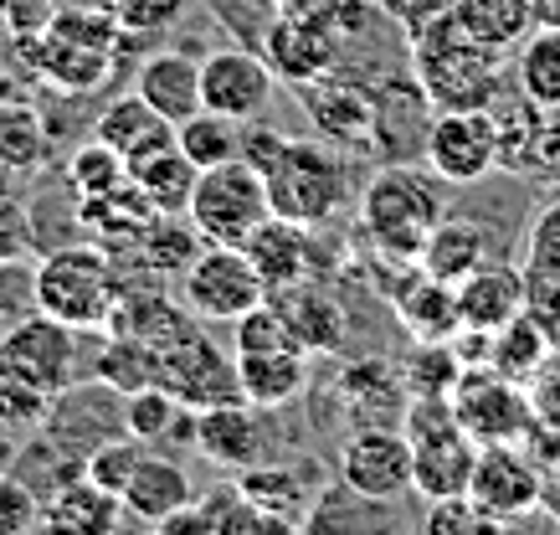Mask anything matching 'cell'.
Instances as JSON below:
<instances>
[{
	"label": "cell",
	"mask_w": 560,
	"mask_h": 535,
	"mask_svg": "<svg viewBox=\"0 0 560 535\" xmlns=\"http://www.w3.org/2000/svg\"><path fill=\"white\" fill-rule=\"evenodd\" d=\"M411 78L432 108H493L504 93V53L458 26L453 11L411 32Z\"/></svg>",
	"instance_id": "1"
},
{
	"label": "cell",
	"mask_w": 560,
	"mask_h": 535,
	"mask_svg": "<svg viewBox=\"0 0 560 535\" xmlns=\"http://www.w3.org/2000/svg\"><path fill=\"white\" fill-rule=\"evenodd\" d=\"M447 181L427 165L390 160L386 171L371 175V186L360 190V232L371 247L390 263H417L427 247L432 226L447 217Z\"/></svg>",
	"instance_id": "2"
},
{
	"label": "cell",
	"mask_w": 560,
	"mask_h": 535,
	"mask_svg": "<svg viewBox=\"0 0 560 535\" xmlns=\"http://www.w3.org/2000/svg\"><path fill=\"white\" fill-rule=\"evenodd\" d=\"M119 294V263L98 242L51 247L47 258L36 263V304H42V314H51V319H62L72 329H108Z\"/></svg>",
	"instance_id": "3"
},
{
	"label": "cell",
	"mask_w": 560,
	"mask_h": 535,
	"mask_svg": "<svg viewBox=\"0 0 560 535\" xmlns=\"http://www.w3.org/2000/svg\"><path fill=\"white\" fill-rule=\"evenodd\" d=\"M262 181H268L272 211L304 226H319L329 217H340L345 201H350V171L335 155V144L319 135L283 139V150L262 165Z\"/></svg>",
	"instance_id": "4"
},
{
	"label": "cell",
	"mask_w": 560,
	"mask_h": 535,
	"mask_svg": "<svg viewBox=\"0 0 560 535\" xmlns=\"http://www.w3.org/2000/svg\"><path fill=\"white\" fill-rule=\"evenodd\" d=\"M119 16H103V5H62L42 36H32V68L47 78L51 88L68 93H88L114 72V36H119Z\"/></svg>",
	"instance_id": "5"
},
{
	"label": "cell",
	"mask_w": 560,
	"mask_h": 535,
	"mask_svg": "<svg viewBox=\"0 0 560 535\" xmlns=\"http://www.w3.org/2000/svg\"><path fill=\"white\" fill-rule=\"evenodd\" d=\"M272 217L268 201V181L253 160H221V165H206L201 181H196V196H190V222L201 226L206 242H221V247H242L257 226Z\"/></svg>",
	"instance_id": "6"
},
{
	"label": "cell",
	"mask_w": 560,
	"mask_h": 535,
	"mask_svg": "<svg viewBox=\"0 0 560 535\" xmlns=\"http://www.w3.org/2000/svg\"><path fill=\"white\" fill-rule=\"evenodd\" d=\"M180 294H186L190 314L201 319H217V325H232L247 310H257L268 299V283L257 278L253 258L242 247H221V242H206L201 258L180 274Z\"/></svg>",
	"instance_id": "7"
},
{
	"label": "cell",
	"mask_w": 560,
	"mask_h": 535,
	"mask_svg": "<svg viewBox=\"0 0 560 535\" xmlns=\"http://www.w3.org/2000/svg\"><path fill=\"white\" fill-rule=\"evenodd\" d=\"M422 165L438 171L447 186H474L489 171H499V124L493 108H438L427 129Z\"/></svg>",
	"instance_id": "8"
},
{
	"label": "cell",
	"mask_w": 560,
	"mask_h": 535,
	"mask_svg": "<svg viewBox=\"0 0 560 535\" xmlns=\"http://www.w3.org/2000/svg\"><path fill=\"white\" fill-rule=\"evenodd\" d=\"M257 53L268 57L278 83H293V88L329 68H340V57H345L329 5L324 11H278L272 26L262 32V42H257Z\"/></svg>",
	"instance_id": "9"
},
{
	"label": "cell",
	"mask_w": 560,
	"mask_h": 535,
	"mask_svg": "<svg viewBox=\"0 0 560 535\" xmlns=\"http://www.w3.org/2000/svg\"><path fill=\"white\" fill-rule=\"evenodd\" d=\"M453 412L474 443H525L529 422H535V397L520 381H504L499 371H463L458 392H453Z\"/></svg>",
	"instance_id": "10"
},
{
	"label": "cell",
	"mask_w": 560,
	"mask_h": 535,
	"mask_svg": "<svg viewBox=\"0 0 560 535\" xmlns=\"http://www.w3.org/2000/svg\"><path fill=\"white\" fill-rule=\"evenodd\" d=\"M160 386L180 397L186 412H206L217 402H237L242 381H237V356L226 361V350H217L201 329H186L175 346L160 350Z\"/></svg>",
	"instance_id": "11"
},
{
	"label": "cell",
	"mask_w": 560,
	"mask_h": 535,
	"mask_svg": "<svg viewBox=\"0 0 560 535\" xmlns=\"http://www.w3.org/2000/svg\"><path fill=\"white\" fill-rule=\"evenodd\" d=\"M468 500L499 525L525 520L545 500V474L520 443H478V464L468 479Z\"/></svg>",
	"instance_id": "12"
},
{
	"label": "cell",
	"mask_w": 560,
	"mask_h": 535,
	"mask_svg": "<svg viewBox=\"0 0 560 535\" xmlns=\"http://www.w3.org/2000/svg\"><path fill=\"white\" fill-rule=\"evenodd\" d=\"M272 83H278V72L268 68V57L257 47H226V53H211L201 62V104L237 124H253L268 114Z\"/></svg>",
	"instance_id": "13"
},
{
	"label": "cell",
	"mask_w": 560,
	"mask_h": 535,
	"mask_svg": "<svg viewBox=\"0 0 560 535\" xmlns=\"http://www.w3.org/2000/svg\"><path fill=\"white\" fill-rule=\"evenodd\" d=\"M340 479L386 504L411 495V438L401 428H355L340 443Z\"/></svg>",
	"instance_id": "14"
},
{
	"label": "cell",
	"mask_w": 560,
	"mask_h": 535,
	"mask_svg": "<svg viewBox=\"0 0 560 535\" xmlns=\"http://www.w3.org/2000/svg\"><path fill=\"white\" fill-rule=\"evenodd\" d=\"M299 104H304L319 139H329V144H371L375 88H365L355 72L329 68L319 78L299 83Z\"/></svg>",
	"instance_id": "15"
},
{
	"label": "cell",
	"mask_w": 560,
	"mask_h": 535,
	"mask_svg": "<svg viewBox=\"0 0 560 535\" xmlns=\"http://www.w3.org/2000/svg\"><path fill=\"white\" fill-rule=\"evenodd\" d=\"M0 361H11L21 376H32L42 392L62 397L72 386V371H78V329L36 310L32 319H21V325L0 340Z\"/></svg>",
	"instance_id": "16"
},
{
	"label": "cell",
	"mask_w": 560,
	"mask_h": 535,
	"mask_svg": "<svg viewBox=\"0 0 560 535\" xmlns=\"http://www.w3.org/2000/svg\"><path fill=\"white\" fill-rule=\"evenodd\" d=\"M268 304L283 314L289 335L308 350V356H340V350H345L350 314H345V304L329 294L324 283H314V278H299V283H289V289L268 294Z\"/></svg>",
	"instance_id": "17"
},
{
	"label": "cell",
	"mask_w": 560,
	"mask_h": 535,
	"mask_svg": "<svg viewBox=\"0 0 560 535\" xmlns=\"http://www.w3.org/2000/svg\"><path fill=\"white\" fill-rule=\"evenodd\" d=\"M340 397L355 417V428H401V417L411 407V386L401 365L365 356L340 376Z\"/></svg>",
	"instance_id": "18"
},
{
	"label": "cell",
	"mask_w": 560,
	"mask_h": 535,
	"mask_svg": "<svg viewBox=\"0 0 560 535\" xmlns=\"http://www.w3.org/2000/svg\"><path fill=\"white\" fill-rule=\"evenodd\" d=\"M190 438L221 468H247L262 458V428H257V407L247 397L217 402V407L196 412L190 417Z\"/></svg>",
	"instance_id": "19"
},
{
	"label": "cell",
	"mask_w": 560,
	"mask_h": 535,
	"mask_svg": "<svg viewBox=\"0 0 560 535\" xmlns=\"http://www.w3.org/2000/svg\"><path fill=\"white\" fill-rule=\"evenodd\" d=\"M242 253L253 258L257 278L268 283V294L289 289L299 278H314V242H308V226L289 222V217H278V211L257 226L253 237L242 242Z\"/></svg>",
	"instance_id": "20"
},
{
	"label": "cell",
	"mask_w": 560,
	"mask_h": 535,
	"mask_svg": "<svg viewBox=\"0 0 560 535\" xmlns=\"http://www.w3.org/2000/svg\"><path fill=\"white\" fill-rule=\"evenodd\" d=\"M514 314H525V268H510V263H478L474 274L458 283L463 329H483V335H493L499 325H510Z\"/></svg>",
	"instance_id": "21"
},
{
	"label": "cell",
	"mask_w": 560,
	"mask_h": 535,
	"mask_svg": "<svg viewBox=\"0 0 560 535\" xmlns=\"http://www.w3.org/2000/svg\"><path fill=\"white\" fill-rule=\"evenodd\" d=\"M154 217H160V211H154V201L135 186V175H129L124 186L103 190V196H83V207H78V222H83L88 242H98L108 253H124V247L135 253V242L144 237V226H150Z\"/></svg>",
	"instance_id": "22"
},
{
	"label": "cell",
	"mask_w": 560,
	"mask_h": 535,
	"mask_svg": "<svg viewBox=\"0 0 560 535\" xmlns=\"http://www.w3.org/2000/svg\"><path fill=\"white\" fill-rule=\"evenodd\" d=\"M386 294H390V304H396V319L411 329V340H453L463 329L458 289L432 274H422L417 263H411L407 278H396V289H386Z\"/></svg>",
	"instance_id": "23"
},
{
	"label": "cell",
	"mask_w": 560,
	"mask_h": 535,
	"mask_svg": "<svg viewBox=\"0 0 560 535\" xmlns=\"http://www.w3.org/2000/svg\"><path fill=\"white\" fill-rule=\"evenodd\" d=\"M124 500V520H139V525H165L171 515H180L186 504H196V484L175 458H160V453H144V464L135 468Z\"/></svg>",
	"instance_id": "24"
},
{
	"label": "cell",
	"mask_w": 560,
	"mask_h": 535,
	"mask_svg": "<svg viewBox=\"0 0 560 535\" xmlns=\"http://www.w3.org/2000/svg\"><path fill=\"white\" fill-rule=\"evenodd\" d=\"M308 361H314V356H308L304 346H278V350H253V356H237L242 397L253 402L257 412H278V407H289L293 397H304Z\"/></svg>",
	"instance_id": "25"
},
{
	"label": "cell",
	"mask_w": 560,
	"mask_h": 535,
	"mask_svg": "<svg viewBox=\"0 0 560 535\" xmlns=\"http://www.w3.org/2000/svg\"><path fill=\"white\" fill-rule=\"evenodd\" d=\"M98 139L103 144H114L129 165L144 155H154V150H171L175 144V124L160 114V108L144 98V93H124V98H114V104L98 114Z\"/></svg>",
	"instance_id": "26"
},
{
	"label": "cell",
	"mask_w": 560,
	"mask_h": 535,
	"mask_svg": "<svg viewBox=\"0 0 560 535\" xmlns=\"http://www.w3.org/2000/svg\"><path fill=\"white\" fill-rule=\"evenodd\" d=\"M119 520H124V500L98 489L88 474L72 484H57L47 504H42V531L57 535H108L119 531Z\"/></svg>",
	"instance_id": "27"
},
{
	"label": "cell",
	"mask_w": 560,
	"mask_h": 535,
	"mask_svg": "<svg viewBox=\"0 0 560 535\" xmlns=\"http://www.w3.org/2000/svg\"><path fill=\"white\" fill-rule=\"evenodd\" d=\"M135 88L171 124H180V119H190L196 108H206L201 104V62H190L186 53H154V57H144V62H139V72H135Z\"/></svg>",
	"instance_id": "28"
},
{
	"label": "cell",
	"mask_w": 560,
	"mask_h": 535,
	"mask_svg": "<svg viewBox=\"0 0 560 535\" xmlns=\"http://www.w3.org/2000/svg\"><path fill=\"white\" fill-rule=\"evenodd\" d=\"M186 329H196L186 319V310L175 299L154 294V289H124L119 304H114V319H108V335H129V340H144L150 350H165L175 346Z\"/></svg>",
	"instance_id": "29"
},
{
	"label": "cell",
	"mask_w": 560,
	"mask_h": 535,
	"mask_svg": "<svg viewBox=\"0 0 560 535\" xmlns=\"http://www.w3.org/2000/svg\"><path fill=\"white\" fill-rule=\"evenodd\" d=\"M483 258H489V232H483L478 222H458V217H442V222L432 226L427 247L417 253V268L458 289L463 278L474 274V268H478Z\"/></svg>",
	"instance_id": "30"
},
{
	"label": "cell",
	"mask_w": 560,
	"mask_h": 535,
	"mask_svg": "<svg viewBox=\"0 0 560 535\" xmlns=\"http://www.w3.org/2000/svg\"><path fill=\"white\" fill-rule=\"evenodd\" d=\"M237 489L262 510V515L278 520L283 531H299L308 520V504H314V495H308L304 479H299L289 464H262V458L237 468Z\"/></svg>",
	"instance_id": "31"
},
{
	"label": "cell",
	"mask_w": 560,
	"mask_h": 535,
	"mask_svg": "<svg viewBox=\"0 0 560 535\" xmlns=\"http://www.w3.org/2000/svg\"><path fill=\"white\" fill-rule=\"evenodd\" d=\"M550 350H556V335L540 325V319H529V314H514L510 325H499L489 335V371H499L504 381H529L540 376V365L550 361Z\"/></svg>",
	"instance_id": "32"
},
{
	"label": "cell",
	"mask_w": 560,
	"mask_h": 535,
	"mask_svg": "<svg viewBox=\"0 0 560 535\" xmlns=\"http://www.w3.org/2000/svg\"><path fill=\"white\" fill-rule=\"evenodd\" d=\"M201 226L190 222V211H160L150 226H144V237L135 242V258L160 278H180L190 263L201 258Z\"/></svg>",
	"instance_id": "33"
},
{
	"label": "cell",
	"mask_w": 560,
	"mask_h": 535,
	"mask_svg": "<svg viewBox=\"0 0 560 535\" xmlns=\"http://www.w3.org/2000/svg\"><path fill=\"white\" fill-rule=\"evenodd\" d=\"M514 83L535 108L560 114V26H535L520 42L514 57Z\"/></svg>",
	"instance_id": "34"
},
{
	"label": "cell",
	"mask_w": 560,
	"mask_h": 535,
	"mask_svg": "<svg viewBox=\"0 0 560 535\" xmlns=\"http://www.w3.org/2000/svg\"><path fill=\"white\" fill-rule=\"evenodd\" d=\"M129 175H135V186L154 201V211H190V196H196V181H201V165H190L186 150L171 144V150H154V155L135 160Z\"/></svg>",
	"instance_id": "35"
},
{
	"label": "cell",
	"mask_w": 560,
	"mask_h": 535,
	"mask_svg": "<svg viewBox=\"0 0 560 535\" xmlns=\"http://www.w3.org/2000/svg\"><path fill=\"white\" fill-rule=\"evenodd\" d=\"M453 16L468 36L489 42L499 53L520 47L529 32H535V11L529 0H453Z\"/></svg>",
	"instance_id": "36"
},
{
	"label": "cell",
	"mask_w": 560,
	"mask_h": 535,
	"mask_svg": "<svg viewBox=\"0 0 560 535\" xmlns=\"http://www.w3.org/2000/svg\"><path fill=\"white\" fill-rule=\"evenodd\" d=\"M175 144L186 150L190 165H221V160L242 155V124L217 114V108H196L190 119L175 124Z\"/></svg>",
	"instance_id": "37"
},
{
	"label": "cell",
	"mask_w": 560,
	"mask_h": 535,
	"mask_svg": "<svg viewBox=\"0 0 560 535\" xmlns=\"http://www.w3.org/2000/svg\"><path fill=\"white\" fill-rule=\"evenodd\" d=\"M0 160L32 175L47 160V119L21 98H0Z\"/></svg>",
	"instance_id": "38"
},
{
	"label": "cell",
	"mask_w": 560,
	"mask_h": 535,
	"mask_svg": "<svg viewBox=\"0 0 560 535\" xmlns=\"http://www.w3.org/2000/svg\"><path fill=\"white\" fill-rule=\"evenodd\" d=\"M124 428L135 432L139 443H165L171 432L186 428V407H180V397L175 392H165L160 381H150V386H139V392H129L124 397Z\"/></svg>",
	"instance_id": "39"
},
{
	"label": "cell",
	"mask_w": 560,
	"mask_h": 535,
	"mask_svg": "<svg viewBox=\"0 0 560 535\" xmlns=\"http://www.w3.org/2000/svg\"><path fill=\"white\" fill-rule=\"evenodd\" d=\"M98 381H108L114 392H139L160 381V350H150L144 340H129V335H108L103 329V350H98Z\"/></svg>",
	"instance_id": "40"
},
{
	"label": "cell",
	"mask_w": 560,
	"mask_h": 535,
	"mask_svg": "<svg viewBox=\"0 0 560 535\" xmlns=\"http://www.w3.org/2000/svg\"><path fill=\"white\" fill-rule=\"evenodd\" d=\"M401 371H407L411 397H453L468 365L453 350V340H417V350H411V361Z\"/></svg>",
	"instance_id": "41"
},
{
	"label": "cell",
	"mask_w": 560,
	"mask_h": 535,
	"mask_svg": "<svg viewBox=\"0 0 560 535\" xmlns=\"http://www.w3.org/2000/svg\"><path fill=\"white\" fill-rule=\"evenodd\" d=\"M124 181H129V160H124L114 144H103L98 135L88 139L83 150H72L68 186H72V196H78V201H83V196H103V190L124 186Z\"/></svg>",
	"instance_id": "42"
},
{
	"label": "cell",
	"mask_w": 560,
	"mask_h": 535,
	"mask_svg": "<svg viewBox=\"0 0 560 535\" xmlns=\"http://www.w3.org/2000/svg\"><path fill=\"white\" fill-rule=\"evenodd\" d=\"M51 402H57L51 392H42L32 376H21L11 361H0V428H11V432L42 428Z\"/></svg>",
	"instance_id": "43"
},
{
	"label": "cell",
	"mask_w": 560,
	"mask_h": 535,
	"mask_svg": "<svg viewBox=\"0 0 560 535\" xmlns=\"http://www.w3.org/2000/svg\"><path fill=\"white\" fill-rule=\"evenodd\" d=\"M540 119H545V108H535L525 93H520V104L493 108V124H499V171H525Z\"/></svg>",
	"instance_id": "44"
},
{
	"label": "cell",
	"mask_w": 560,
	"mask_h": 535,
	"mask_svg": "<svg viewBox=\"0 0 560 535\" xmlns=\"http://www.w3.org/2000/svg\"><path fill=\"white\" fill-rule=\"evenodd\" d=\"M144 453H150V443H139L135 432L129 438H114V443H98V449L83 458V474L98 489H108V495H124L129 489V479H135V468L144 464Z\"/></svg>",
	"instance_id": "45"
},
{
	"label": "cell",
	"mask_w": 560,
	"mask_h": 535,
	"mask_svg": "<svg viewBox=\"0 0 560 535\" xmlns=\"http://www.w3.org/2000/svg\"><path fill=\"white\" fill-rule=\"evenodd\" d=\"M36 310V263H0V340Z\"/></svg>",
	"instance_id": "46"
},
{
	"label": "cell",
	"mask_w": 560,
	"mask_h": 535,
	"mask_svg": "<svg viewBox=\"0 0 560 535\" xmlns=\"http://www.w3.org/2000/svg\"><path fill=\"white\" fill-rule=\"evenodd\" d=\"M525 274L535 278H560V201H545L529 222V237H525Z\"/></svg>",
	"instance_id": "47"
},
{
	"label": "cell",
	"mask_w": 560,
	"mask_h": 535,
	"mask_svg": "<svg viewBox=\"0 0 560 535\" xmlns=\"http://www.w3.org/2000/svg\"><path fill=\"white\" fill-rule=\"evenodd\" d=\"M32 258H36L32 207L11 190V196H0V263H32Z\"/></svg>",
	"instance_id": "48"
},
{
	"label": "cell",
	"mask_w": 560,
	"mask_h": 535,
	"mask_svg": "<svg viewBox=\"0 0 560 535\" xmlns=\"http://www.w3.org/2000/svg\"><path fill=\"white\" fill-rule=\"evenodd\" d=\"M432 535H474V531H499V520L483 515L468 495H453V500H427V520Z\"/></svg>",
	"instance_id": "49"
},
{
	"label": "cell",
	"mask_w": 560,
	"mask_h": 535,
	"mask_svg": "<svg viewBox=\"0 0 560 535\" xmlns=\"http://www.w3.org/2000/svg\"><path fill=\"white\" fill-rule=\"evenodd\" d=\"M42 531V504L21 479L0 474V535H26Z\"/></svg>",
	"instance_id": "50"
},
{
	"label": "cell",
	"mask_w": 560,
	"mask_h": 535,
	"mask_svg": "<svg viewBox=\"0 0 560 535\" xmlns=\"http://www.w3.org/2000/svg\"><path fill=\"white\" fill-rule=\"evenodd\" d=\"M68 0H11V11H5V26L21 36V42H32V36H42L57 21V11H62Z\"/></svg>",
	"instance_id": "51"
},
{
	"label": "cell",
	"mask_w": 560,
	"mask_h": 535,
	"mask_svg": "<svg viewBox=\"0 0 560 535\" xmlns=\"http://www.w3.org/2000/svg\"><path fill=\"white\" fill-rule=\"evenodd\" d=\"M525 314L529 319H540L550 335H560V278L525 274Z\"/></svg>",
	"instance_id": "52"
},
{
	"label": "cell",
	"mask_w": 560,
	"mask_h": 535,
	"mask_svg": "<svg viewBox=\"0 0 560 535\" xmlns=\"http://www.w3.org/2000/svg\"><path fill=\"white\" fill-rule=\"evenodd\" d=\"M525 171H535V175H545V181H556V186H560V114L540 119L535 144H529V165H525Z\"/></svg>",
	"instance_id": "53"
},
{
	"label": "cell",
	"mask_w": 560,
	"mask_h": 535,
	"mask_svg": "<svg viewBox=\"0 0 560 535\" xmlns=\"http://www.w3.org/2000/svg\"><path fill=\"white\" fill-rule=\"evenodd\" d=\"M529 397H535V412L560 428V350H550V361L540 365V376L529 381Z\"/></svg>",
	"instance_id": "54"
},
{
	"label": "cell",
	"mask_w": 560,
	"mask_h": 535,
	"mask_svg": "<svg viewBox=\"0 0 560 535\" xmlns=\"http://www.w3.org/2000/svg\"><path fill=\"white\" fill-rule=\"evenodd\" d=\"M535 11V26H560V0H529Z\"/></svg>",
	"instance_id": "55"
},
{
	"label": "cell",
	"mask_w": 560,
	"mask_h": 535,
	"mask_svg": "<svg viewBox=\"0 0 560 535\" xmlns=\"http://www.w3.org/2000/svg\"><path fill=\"white\" fill-rule=\"evenodd\" d=\"M324 5H335V0H278V11H324Z\"/></svg>",
	"instance_id": "56"
},
{
	"label": "cell",
	"mask_w": 560,
	"mask_h": 535,
	"mask_svg": "<svg viewBox=\"0 0 560 535\" xmlns=\"http://www.w3.org/2000/svg\"><path fill=\"white\" fill-rule=\"evenodd\" d=\"M16 181H21V171H16V165H5V160H0V196H11V190H16Z\"/></svg>",
	"instance_id": "57"
},
{
	"label": "cell",
	"mask_w": 560,
	"mask_h": 535,
	"mask_svg": "<svg viewBox=\"0 0 560 535\" xmlns=\"http://www.w3.org/2000/svg\"><path fill=\"white\" fill-rule=\"evenodd\" d=\"M5 11H11V0H0V21H5Z\"/></svg>",
	"instance_id": "58"
}]
</instances>
